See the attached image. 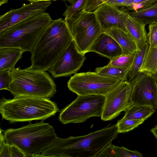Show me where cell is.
I'll return each mask as SVG.
<instances>
[{"label":"cell","mask_w":157,"mask_h":157,"mask_svg":"<svg viewBox=\"0 0 157 157\" xmlns=\"http://www.w3.org/2000/svg\"><path fill=\"white\" fill-rule=\"evenodd\" d=\"M148 28L147 41L149 47L154 48L157 46V23L149 25Z\"/></svg>","instance_id":"29"},{"label":"cell","mask_w":157,"mask_h":157,"mask_svg":"<svg viewBox=\"0 0 157 157\" xmlns=\"http://www.w3.org/2000/svg\"><path fill=\"white\" fill-rule=\"evenodd\" d=\"M147 0H128L126 3V6H127L133 3H139Z\"/></svg>","instance_id":"35"},{"label":"cell","mask_w":157,"mask_h":157,"mask_svg":"<svg viewBox=\"0 0 157 157\" xmlns=\"http://www.w3.org/2000/svg\"><path fill=\"white\" fill-rule=\"evenodd\" d=\"M52 20L44 12L6 29L0 33V47H15L31 52Z\"/></svg>","instance_id":"5"},{"label":"cell","mask_w":157,"mask_h":157,"mask_svg":"<svg viewBox=\"0 0 157 157\" xmlns=\"http://www.w3.org/2000/svg\"><path fill=\"white\" fill-rule=\"evenodd\" d=\"M10 145L11 157H26L25 154L17 147Z\"/></svg>","instance_id":"34"},{"label":"cell","mask_w":157,"mask_h":157,"mask_svg":"<svg viewBox=\"0 0 157 157\" xmlns=\"http://www.w3.org/2000/svg\"><path fill=\"white\" fill-rule=\"evenodd\" d=\"M150 131L153 133L154 136L157 139V125L152 128Z\"/></svg>","instance_id":"36"},{"label":"cell","mask_w":157,"mask_h":157,"mask_svg":"<svg viewBox=\"0 0 157 157\" xmlns=\"http://www.w3.org/2000/svg\"><path fill=\"white\" fill-rule=\"evenodd\" d=\"M128 0H88L85 10L93 12L101 5L107 3L117 6L125 7Z\"/></svg>","instance_id":"25"},{"label":"cell","mask_w":157,"mask_h":157,"mask_svg":"<svg viewBox=\"0 0 157 157\" xmlns=\"http://www.w3.org/2000/svg\"><path fill=\"white\" fill-rule=\"evenodd\" d=\"M129 69L106 66L97 67L95 72L99 74L120 79L122 81L128 80Z\"/></svg>","instance_id":"22"},{"label":"cell","mask_w":157,"mask_h":157,"mask_svg":"<svg viewBox=\"0 0 157 157\" xmlns=\"http://www.w3.org/2000/svg\"><path fill=\"white\" fill-rule=\"evenodd\" d=\"M105 96L78 95L75 99L61 110L59 121L63 124L80 123L92 117H101Z\"/></svg>","instance_id":"8"},{"label":"cell","mask_w":157,"mask_h":157,"mask_svg":"<svg viewBox=\"0 0 157 157\" xmlns=\"http://www.w3.org/2000/svg\"><path fill=\"white\" fill-rule=\"evenodd\" d=\"M128 11L124 15V22L129 34L135 42L139 49L147 41L146 25L131 17Z\"/></svg>","instance_id":"16"},{"label":"cell","mask_w":157,"mask_h":157,"mask_svg":"<svg viewBox=\"0 0 157 157\" xmlns=\"http://www.w3.org/2000/svg\"><path fill=\"white\" fill-rule=\"evenodd\" d=\"M110 124L85 136L67 138L58 137L37 156L97 157L118 136L117 124Z\"/></svg>","instance_id":"1"},{"label":"cell","mask_w":157,"mask_h":157,"mask_svg":"<svg viewBox=\"0 0 157 157\" xmlns=\"http://www.w3.org/2000/svg\"><path fill=\"white\" fill-rule=\"evenodd\" d=\"M112 145V144L111 143L104 149V150L98 155L97 157H116L113 149Z\"/></svg>","instance_id":"33"},{"label":"cell","mask_w":157,"mask_h":157,"mask_svg":"<svg viewBox=\"0 0 157 157\" xmlns=\"http://www.w3.org/2000/svg\"><path fill=\"white\" fill-rule=\"evenodd\" d=\"M104 32L117 42L122 49L123 55L135 54L138 49L136 43L130 35L120 29L113 28Z\"/></svg>","instance_id":"17"},{"label":"cell","mask_w":157,"mask_h":157,"mask_svg":"<svg viewBox=\"0 0 157 157\" xmlns=\"http://www.w3.org/2000/svg\"><path fill=\"white\" fill-rule=\"evenodd\" d=\"M8 0H0V6L8 2Z\"/></svg>","instance_id":"38"},{"label":"cell","mask_w":157,"mask_h":157,"mask_svg":"<svg viewBox=\"0 0 157 157\" xmlns=\"http://www.w3.org/2000/svg\"><path fill=\"white\" fill-rule=\"evenodd\" d=\"M88 0H73L70 6L66 4V9L63 14L64 19L67 21L72 19L78 12L86 9Z\"/></svg>","instance_id":"24"},{"label":"cell","mask_w":157,"mask_h":157,"mask_svg":"<svg viewBox=\"0 0 157 157\" xmlns=\"http://www.w3.org/2000/svg\"><path fill=\"white\" fill-rule=\"evenodd\" d=\"M86 59L78 50L73 39L67 48L48 70L55 78L76 73Z\"/></svg>","instance_id":"12"},{"label":"cell","mask_w":157,"mask_h":157,"mask_svg":"<svg viewBox=\"0 0 157 157\" xmlns=\"http://www.w3.org/2000/svg\"><path fill=\"white\" fill-rule=\"evenodd\" d=\"M29 1L30 2H37L42 1H56L57 0H25Z\"/></svg>","instance_id":"37"},{"label":"cell","mask_w":157,"mask_h":157,"mask_svg":"<svg viewBox=\"0 0 157 157\" xmlns=\"http://www.w3.org/2000/svg\"><path fill=\"white\" fill-rule=\"evenodd\" d=\"M63 0L68 1V2H70V3H71V2L73 1V0Z\"/></svg>","instance_id":"39"},{"label":"cell","mask_w":157,"mask_h":157,"mask_svg":"<svg viewBox=\"0 0 157 157\" xmlns=\"http://www.w3.org/2000/svg\"><path fill=\"white\" fill-rule=\"evenodd\" d=\"M124 7L119 8L117 6L104 3L94 11L103 32L114 28L129 34L123 21L124 15L128 11Z\"/></svg>","instance_id":"14"},{"label":"cell","mask_w":157,"mask_h":157,"mask_svg":"<svg viewBox=\"0 0 157 157\" xmlns=\"http://www.w3.org/2000/svg\"><path fill=\"white\" fill-rule=\"evenodd\" d=\"M144 121L130 120L123 117L116 124L118 132L124 133L131 131L143 123Z\"/></svg>","instance_id":"27"},{"label":"cell","mask_w":157,"mask_h":157,"mask_svg":"<svg viewBox=\"0 0 157 157\" xmlns=\"http://www.w3.org/2000/svg\"><path fill=\"white\" fill-rule=\"evenodd\" d=\"M157 69V46L149 47L143 64L140 72H146L155 74Z\"/></svg>","instance_id":"23"},{"label":"cell","mask_w":157,"mask_h":157,"mask_svg":"<svg viewBox=\"0 0 157 157\" xmlns=\"http://www.w3.org/2000/svg\"><path fill=\"white\" fill-rule=\"evenodd\" d=\"M155 75L156 76H157V69L155 72Z\"/></svg>","instance_id":"40"},{"label":"cell","mask_w":157,"mask_h":157,"mask_svg":"<svg viewBox=\"0 0 157 157\" xmlns=\"http://www.w3.org/2000/svg\"><path fill=\"white\" fill-rule=\"evenodd\" d=\"M42 1L24 4L19 8L11 10L0 17V33L29 17L43 13L52 4Z\"/></svg>","instance_id":"13"},{"label":"cell","mask_w":157,"mask_h":157,"mask_svg":"<svg viewBox=\"0 0 157 157\" xmlns=\"http://www.w3.org/2000/svg\"><path fill=\"white\" fill-rule=\"evenodd\" d=\"M149 47L147 41L142 44L135 52L132 63L128 71V82H132L140 73V70L144 62Z\"/></svg>","instance_id":"19"},{"label":"cell","mask_w":157,"mask_h":157,"mask_svg":"<svg viewBox=\"0 0 157 157\" xmlns=\"http://www.w3.org/2000/svg\"><path fill=\"white\" fill-rule=\"evenodd\" d=\"M135 54L121 55L113 59L107 65L111 67L129 69L132 63Z\"/></svg>","instance_id":"26"},{"label":"cell","mask_w":157,"mask_h":157,"mask_svg":"<svg viewBox=\"0 0 157 157\" xmlns=\"http://www.w3.org/2000/svg\"><path fill=\"white\" fill-rule=\"evenodd\" d=\"M157 2V0H147L139 3L132 4L125 7L128 10L137 11L148 8Z\"/></svg>","instance_id":"32"},{"label":"cell","mask_w":157,"mask_h":157,"mask_svg":"<svg viewBox=\"0 0 157 157\" xmlns=\"http://www.w3.org/2000/svg\"><path fill=\"white\" fill-rule=\"evenodd\" d=\"M155 110L144 106L131 105L125 111L124 118L136 120H145L152 115Z\"/></svg>","instance_id":"21"},{"label":"cell","mask_w":157,"mask_h":157,"mask_svg":"<svg viewBox=\"0 0 157 157\" xmlns=\"http://www.w3.org/2000/svg\"><path fill=\"white\" fill-rule=\"evenodd\" d=\"M93 52L110 60L121 55L122 49L117 42L105 32L102 33L98 37L88 50Z\"/></svg>","instance_id":"15"},{"label":"cell","mask_w":157,"mask_h":157,"mask_svg":"<svg viewBox=\"0 0 157 157\" xmlns=\"http://www.w3.org/2000/svg\"><path fill=\"white\" fill-rule=\"evenodd\" d=\"M121 81L96 72H87L74 74L67 82V86L77 95L105 96Z\"/></svg>","instance_id":"9"},{"label":"cell","mask_w":157,"mask_h":157,"mask_svg":"<svg viewBox=\"0 0 157 157\" xmlns=\"http://www.w3.org/2000/svg\"><path fill=\"white\" fill-rule=\"evenodd\" d=\"M24 52L17 48L0 47V71H11L14 69L18 61L22 57Z\"/></svg>","instance_id":"18"},{"label":"cell","mask_w":157,"mask_h":157,"mask_svg":"<svg viewBox=\"0 0 157 157\" xmlns=\"http://www.w3.org/2000/svg\"><path fill=\"white\" fill-rule=\"evenodd\" d=\"M73 39L66 21L52 20L31 52V66L47 71Z\"/></svg>","instance_id":"2"},{"label":"cell","mask_w":157,"mask_h":157,"mask_svg":"<svg viewBox=\"0 0 157 157\" xmlns=\"http://www.w3.org/2000/svg\"><path fill=\"white\" fill-rule=\"evenodd\" d=\"M132 90L131 83L121 81L105 95L101 119L111 121L125 111L129 106L130 97Z\"/></svg>","instance_id":"11"},{"label":"cell","mask_w":157,"mask_h":157,"mask_svg":"<svg viewBox=\"0 0 157 157\" xmlns=\"http://www.w3.org/2000/svg\"><path fill=\"white\" fill-rule=\"evenodd\" d=\"M113 149L116 157H142L143 155L139 151H131L123 147L112 145Z\"/></svg>","instance_id":"28"},{"label":"cell","mask_w":157,"mask_h":157,"mask_svg":"<svg viewBox=\"0 0 157 157\" xmlns=\"http://www.w3.org/2000/svg\"><path fill=\"white\" fill-rule=\"evenodd\" d=\"M6 142L20 149L26 157H36L49 147L58 137L54 128L41 121L18 128L3 131Z\"/></svg>","instance_id":"4"},{"label":"cell","mask_w":157,"mask_h":157,"mask_svg":"<svg viewBox=\"0 0 157 157\" xmlns=\"http://www.w3.org/2000/svg\"><path fill=\"white\" fill-rule=\"evenodd\" d=\"M132 90L130 106L150 107L157 109V76L151 73L142 72L130 82Z\"/></svg>","instance_id":"10"},{"label":"cell","mask_w":157,"mask_h":157,"mask_svg":"<svg viewBox=\"0 0 157 157\" xmlns=\"http://www.w3.org/2000/svg\"><path fill=\"white\" fill-rule=\"evenodd\" d=\"M130 15L145 25L157 23V2L152 6L146 9L131 12Z\"/></svg>","instance_id":"20"},{"label":"cell","mask_w":157,"mask_h":157,"mask_svg":"<svg viewBox=\"0 0 157 157\" xmlns=\"http://www.w3.org/2000/svg\"><path fill=\"white\" fill-rule=\"evenodd\" d=\"M59 109L49 98L19 96L0 101V112L3 119L11 123L44 121L54 115Z\"/></svg>","instance_id":"3"},{"label":"cell","mask_w":157,"mask_h":157,"mask_svg":"<svg viewBox=\"0 0 157 157\" xmlns=\"http://www.w3.org/2000/svg\"><path fill=\"white\" fill-rule=\"evenodd\" d=\"M10 84V71H0V90L9 91Z\"/></svg>","instance_id":"31"},{"label":"cell","mask_w":157,"mask_h":157,"mask_svg":"<svg viewBox=\"0 0 157 157\" xmlns=\"http://www.w3.org/2000/svg\"><path fill=\"white\" fill-rule=\"evenodd\" d=\"M3 131L0 129V157H11L10 145L5 141Z\"/></svg>","instance_id":"30"},{"label":"cell","mask_w":157,"mask_h":157,"mask_svg":"<svg viewBox=\"0 0 157 157\" xmlns=\"http://www.w3.org/2000/svg\"><path fill=\"white\" fill-rule=\"evenodd\" d=\"M66 21L78 50L85 54L103 32L94 11L82 10Z\"/></svg>","instance_id":"7"},{"label":"cell","mask_w":157,"mask_h":157,"mask_svg":"<svg viewBox=\"0 0 157 157\" xmlns=\"http://www.w3.org/2000/svg\"><path fill=\"white\" fill-rule=\"evenodd\" d=\"M9 91L14 97L27 96L49 98L57 92L56 86L49 74L31 66L10 71Z\"/></svg>","instance_id":"6"}]
</instances>
